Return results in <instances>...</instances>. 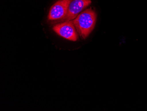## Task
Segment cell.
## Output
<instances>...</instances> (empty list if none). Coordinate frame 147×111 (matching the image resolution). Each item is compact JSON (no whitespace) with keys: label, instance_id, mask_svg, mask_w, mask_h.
<instances>
[{"label":"cell","instance_id":"1","mask_svg":"<svg viewBox=\"0 0 147 111\" xmlns=\"http://www.w3.org/2000/svg\"><path fill=\"white\" fill-rule=\"evenodd\" d=\"M96 20V13L90 8L81 12L73 21L79 36L85 39L94 28Z\"/></svg>","mask_w":147,"mask_h":111},{"label":"cell","instance_id":"2","mask_svg":"<svg viewBox=\"0 0 147 111\" xmlns=\"http://www.w3.org/2000/svg\"><path fill=\"white\" fill-rule=\"evenodd\" d=\"M56 33L65 39L72 41L78 39V33L73 20L64 21L55 25L53 28Z\"/></svg>","mask_w":147,"mask_h":111},{"label":"cell","instance_id":"3","mask_svg":"<svg viewBox=\"0 0 147 111\" xmlns=\"http://www.w3.org/2000/svg\"><path fill=\"white\" fill-rule=\"evenodd\" d=\"M91 3V0H71L68 6L67 14L61 21L73 20Z\"/></svg>","mask_w":147,"mask_h":111},{"label":"cell","instance_id":"4","mask_svg":"<svg viewBox=\"0 0 147 111\" xmlns=\"http://www.w3.org/2000/svg\"><path fill=\"white\" fill-rule=\"evenodd\" d=\"M71 0H59L51 7L48 15L49 20H62L67 14Z\"/></svg>","mask_w":147,"mask_h":111}]
</instances>
